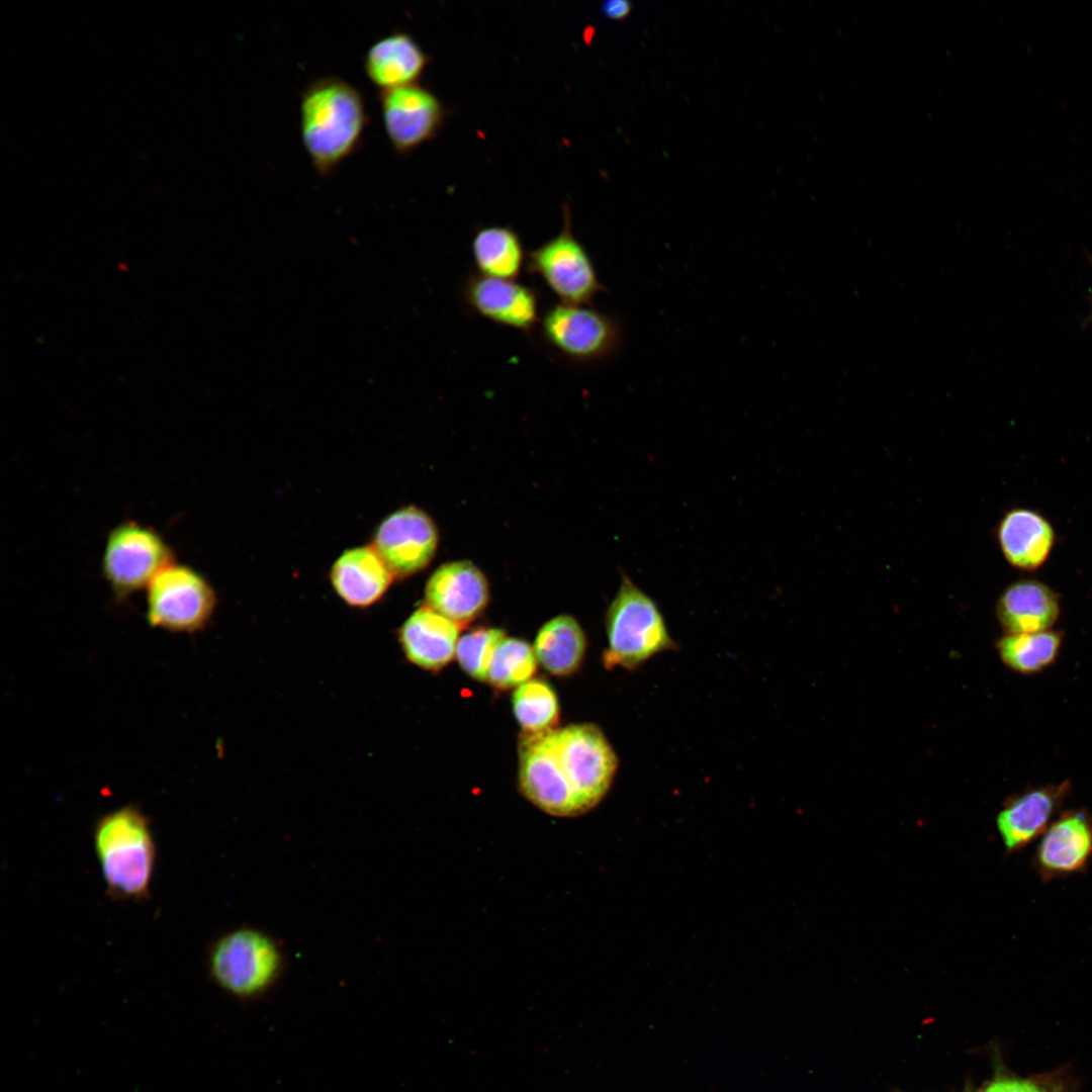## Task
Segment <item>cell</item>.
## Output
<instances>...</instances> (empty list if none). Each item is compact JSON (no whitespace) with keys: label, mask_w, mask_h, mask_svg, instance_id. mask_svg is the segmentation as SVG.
<instances>
[{"label":"cell","mask_w":1092,"mask_h":1092,"mask_svg":"<svg viewBox=\"0 0 1092 1092\" xmlns=\"http://www.w3.org/2000/svg\"><path fill=\"white\" fill-rule=\"evenodd\" d=\"M1069 792V784L1027 790L1008 800L996 818L1004 848L1013 853L1040 838Z\"/></svg>","instance_id":"16"},{"label":"cell","mask_w":1092,"mask_h":1092,"mask_svg":"<svg viewBox=\"0 0 1092 1092\" xmlns=\"http://www.w3.org/2000/svg\"><path fill=\"white\" fill-rule=\"evenodd\" d=\"M489 600L487 580L472 562L461 560L442 564L425 587V603L459 626L478 617Z\"/></svg>","instance_id":"15"},{"label":"cell","mask_w":1092,"mask_h":1092,"mask_svg":"<svg viewBox=\"0 0 1092 1092\" xmlns=\"http://www.w3.org/2000/svg\"><path fill=\"white\" fill-rule=\"evenodd\" d=\"M393 579V574L372 546L346 550L331 569L335 592L351 607L365 608L375 604Z\"/></svg>","instance_id":"20"},{"label":"cell","mask_w":1092,"mask_h":1092,"mask_svg":"<svg viewBox=\"0 0 1092 1092\" xmlns=\"http://www.w3.org/2000/svg\"><path fill=\"white\" fill-rule=\"evenodd\" d=\"M506 636L498 628H477L459 637L455 657L464 672L476 680H486L493 650Z\"/></svg>","instance_id":"27"},{"label":"cell","mask_w":1092,"mask_h":1092,"mask_svg":"<svg viewBox=\"0 0 1092 1092\" xmlns=\"http://www.w3.org/2000/svg\"><path fill=\"white\" fill-rule=\"evenodd\" d=\"M175 555L153 527L127 520L108 533L101 569L113 594L120 599L147 588Z\"/></svg>","instance_id":"6"},{"label":"cell","mask_w":1092,"mask_h":1092,"mask_svg":"<svg viewBox=\"0 0 1092 1092\" xmlns=\"http://www.w3.org/2000/svg\"><path fill=\"white\" fill-rule=\"evenodd\" d=\"M1089 320L1092 321V311L1090 313Z\"/></svg>","instance_id":"30"},{"label":"cell","mask_w":1092,"mask_h":1092,"mask_svg":"<svg viewBox=\"0 0 1092 1092\" xmlns=\"http://www.w3.org/2000/svg\"><path fill=\"white\" fill-rule=\"evenodd\" d=\"M1060 611V596L1048 584L1031 578L1009 584L996 607L997 617L1008 633L1051 630Z\"/></svg>","instance_id":"21"},{"label":"cell","mask_w":1092,"mask_h":1092,"mask_svg":"<svg viewBox=\"0 0 1092 1092\" xmlns=\"http://www.w3.org/2000/svg\"><path fill=\"white\" fill-rule=\"evenodd\" d=\"M539 326L549 347L579 364L607 359L621 342L620 326L613 316L582 304H554L544 311Z\"/></svg>","instance_id":"9"},{"label":"cell","mask_w":1092,"mask_h":1092,"mask_svg":"<svg viewBox=\"0 0 1092 1092\" xmlns=\"http://www.w3.org/2000/svg\"><path fill=\"white\" fill-rule=\"evenodd\" d=\"M606 634L608 669L634 670L657 653L677 649L656 603L626 575L607 610Z\"/></svg>","instance_id":"4"},{"label":"cell","mask_w":1092,"mask_h":1092,"mask_svg":"<svg viewBox=\"0 0 1092 1092\" xmlns=\"http://www.w3.org/2000/svg\"><path fill=\"white\" fill-rule=\"evenodd\" d=\"M429 62V56L411 34L396 30L369 47L364 71L382 91L418 83Z\"/></svg>","instance_id":"19"},{"label":"cell","mask_w":1092,"mask_h":1092,"mask_svg":"<svg viewBox=\"0 0 1092 1092\" xmlns=\"http://www.w3.org/2000/svg\"><path fill=\"white\" fill-rule=\"evenodd\" d=\"M526 265L564 303L587 305L603 290L587 250L572 233L568 205L561 231L531 250Z\"/></svg>","instance_id":"8"},{"label":"cell","mask_w":1092,"mask_h":1092,"mask_svg":"<svg viewBox=\"0 0 1092 1092\" xmlns=\"http://www.w3.org/2000/svg\"><path fill=\"white\" fill-rule=\"evenodd\" d=\"M537 663L534 648L529 643L505 636L493 650L485 681L502 690L517 688L533 678Z\"/></svg>","instance_id":"26"},{"label":"cell","mask_w":1092,"mask_h":1092,"mask_svg":"<svg viewBox=\"0 0 1092 1092\" xmlns=\"http://www.w3.org/2000/svg\"><path fill=\"white\" fill-rule=\"evenodd\" d=\"M471 252L477 273L498 279L515 280L526 262L520 236L506 225H490L476 231Z\"/></svg>","instance_id":"23"},{"label":"cell","mask_w":1092,"mask_h":1092,"mask_svg":"<svg viewBox=\"0 0 1092 1092\" xmlns=\"http://www.w3.org/2000/svg\"><path fill=\"white\" fill-rule=\"evenodd\" d=\"M586 649V637L578 622L569 615H559L538 631L534 651L538 662L553 675L565 676L580 666Z\"/></svg>","instance_id":"22"},{"label":"cell","mask_w":1092,"mask_h":1092,"mask_svg":"<svg viewBox=\"0 0 1092 1092\" xmlns=\"http://www.w3.org/2000/svg\"><path fill=\"white\" fill-rule=\"evenodd\" d=\"M551 730L527 734L519 745V789L534 806L555 817H576L562 778Z\"/></svg>","instance_id":"12"},{"label":"cell","mask_w":1092,"mask_h":1092,"mask_svg":"<svg viewBox=\"0 0 1092 1092\" xmlns=\"http://www.w3.org/2000/svg\"><path fill=\"white\" fill-rule=\"evenodd\" d=\"M146 606L152 627L195 633L209 623L216 608V595L201 573L175 561L148 585Z\"/></svg>","instance_id":"7"},{"label":"cell","mask_w":1092,"mask_h":1092,"mask_svg":"<svg viewBox=\"0 0 1092 1092\" xmlns=\"http://www.w3.org/2000/svg\"><path fill=\"white\" fill-rule=\"evenodd\" d=\"M981 1092H1042V1090L1026 1080L1001 1079L991 1083Z\"/></svg>","instance_id":"28"},{"label":"cell","mask_w":1092,"mask_h":1092,"mask_svg":"<svg viewBox=\"0 0 1092 1092\" xmlns=\"http://www.w3.org/2000/svg\"><path fill=\"white\" fill-rule=\"evenodd\" d=\"M1004 558L1020 570L1033 571L1050 557L1056 534L1050 521L1036 511L1017 508L1008 511L997 528Z\"/></svg>","instance_id":"18"},{"label":"cell","mask_w":1092,"mask_h":1092,"mask_svg":"<svg viewBox=\"0 0 1092 1092\" xmlns=\"http://www.w3.org/2000/svg\"><path fill=\"white\" fill-rule=\"evenodd\" d=\"M632 4L626 0H610L601 6L602 13L611 19H622L631 11Z\"/></svg>","instance_id":"29"},{"label":"cell","mask_w":1092,"mask_h":1092,"mask_svg":"<svg viewBox=\"0 0 1092 1092\" xmlns=\"http://www.w3.org/2000/svg\"><path fill=\"white\" fill-rule=\"evenodd\" d=\"M512 705L515 717L527 734L553 729L559 704L553 688L541 678H531L516 688Z\"/></svg>","instance_id":"25"},{"label":"cell","mask_w":1092,"mask_h":1092,"mask_svg":"<svg viewBox=\"0 0 1092 1092\" xmlns=\"http://www.w3.org/2000/svg\"><path fill=\"white\" fill-rule=\"evenodd\" d=\"M438 541L433 520L424 511L410 506L393 512L380 523L371 546L394 578H404L432 561Z\"/></svg>","instance_id":"11"},{"label":"cell","mask_w":1092,"mask_h":1092,"mask_svg":"<svg viewBox=\"0 0 1092 1092\" xmlns=\"http://www.w3.org/2000/svg\"><path fill=\"white\" fill-rule=\"evenodd\" d=\"M378 101L385 133L399 155L431 142L443 127V103L419 83L379 91Z\"/></svg>","instance_id":"10"},{"label":"cell","mask_w":1092,"mask_h":1092,"mask_svg":"<svg viewBox=\"0 0 1092 1092\" xmlns=\"http://www.w3.org/2000/svg\"><path fill=\"white\" fill-rule=\"evenodd\" d=\"M206 966L210 979L228 995L255 1001L268 995L284 969L278 942L268 933L240 927L217 937L209 946Z\"/></svg>","instance_id":"3"},{"label":"cell","mask_w":1092,"mask_h":1092,"mask_svg":"<svg viewBox=\"0 0 1092 1092\" xmlns=\"http://www.w3.org/2000/svg\"><path fill=\"white\" fill-rule=\"evenodd\" d=\"M460 628L425 605L404 621L398 639L412 663L426 670H439L455 656Z\"/></svg>","instance_id":"17"},{"label":"cell","mask_w":1092,"mask_h":1092,"mask_svg":"<svg viewBox=\"0 0 1092 1092\" xmlns=\"http://www.w3.org/2000/svg\"><path fill=\"white\" fill-rule=\"evenodd\" d=\"M563 780L577 816L595 808L609 791L618 757L603 731L589 723L551 730Z\"/></svg>","instance_id":"5"},{"label":"cell","mask_w":1092,"mask_h":1092,"mask_svg":"<svg viewBox=\"0 0 1092 1092\" xmlns=\"http://www.w3.org/2000/svg\"><path fill=\"white\" fill-rule=\"evenodd\" d=\"M1061 644V634L1053 630L1008 633L998 642V650L1003 662L1011 669L1034 673L1056 660Z\"/></svg>","instance_id":"24"},{"label":"cell","mask_w":1092,"mask_h":1092,"mask_svg":"<svg viewBox=\"0 0 1092 1092\" xmlns=\"http://www.w3.org/2000/svg\"><path fill=\"white\" fill-rule=\"evenodd\" d=\"M367 123L361 92L340 77H320L301 92V141L314 171L322 177L330 176L356 152Z\"/></svg>","instance_id":"1"},{"label":"cell","mask_w":1092,"mask_h":1092,"mask_svg":"<svg viewBox=\"0 0 1092 1092\" xmlns=\"http://www.w3.org/2000/svg\"><path fill=\"white\" fill-rule=\"evenodd\" d=\"M1092 857V816L1085 810L1063 812L1041 835L1033 867L1043 881L1083 873Z\"/></svg>","instance_id":"14"},{"label":"cell","mask_w":1092,"mask_h":1092,"mask_svg":"<svg viewBox=\"0 0 1092 1092\" xmlns=\"http://www.w3.org/2000/svg\"><path fill=\"white\" fill-rule=\"evenodd\" d=\"M462 297L476 314L503 327L529 333L540 321L537 291L514 280L471 273Z\"/></svg>","instance_id":"13"},{"label":"cell","mask_w":1092,"mask_h":1092,"mask_svg":"<svg viewBox=\"0 0 1092 1092\" xmlns=\"http://www.w3.org/2000/svg\"><path fill=\"white\" fill-rule=\"evenodd\" d=\"M92 836L106 893L119 901L149 898L157 845L144 812L131 804L109 811L97 820Z\"/></svg>","instance_id":"2"}]
</instances>
